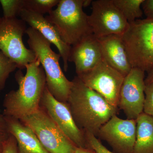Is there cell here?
I'll return each mask as SVG.
<instances>
[{"instance_id": "1", "label": "cell", "mask_w": 153, "mask_h": 153, "mask_svg": "<svg viewBox=\"0 0 153 153\" xmlns=\"http://www.w3.org/2000/svg\"><path fill=\"white\" fill-rule=\"evenodd\" d=\"M71 82L66 103L74 122L79 129L97 137L100 128L117 115L118 108L86 86L78 76H74Z\"/></svg>"}, {"instance_id": "10", "label": "cell", "mask_w": 153, "mask_h": 153, "mask_svg": "<svg viewBox=\"0 0 153 153\" xmlns=\"http://www.w3.org/2000/svg\"><path fill=\"white\" fill-rule=\"evenodd\" d=\"M145 72L133 68L125 76L120 92L118 108L123 111L127 119H137L143 112L146 83Z\"/></svg>"}, {"instance_id": "14", "label": "cell", "mask_w": 153, "mask_h": 153, "mask_svg": "<svg viewBox=\"0 0 153 153\" xmlns=\"http://www.w3.org/2000/svg\"><path fill=\"white\" fill-rule=\"evenodd\" d=\"M103 59L98 39L91 34L71 46L68 62L74 63L78 76L94 68Z\"/></svg>"}, {"instance_id": "16", "label": "cell", "mask_w": 153, "mask_h": 153, "mask_svg": "<svg viewBox=\"0 0 153 153\" xmlns=\"http://www.w3.org/2000/svg\"><path fill=\"white\" fill-rule=\"evenodd\" d=\"M4 116L9 133L16 140L19 153H49L28 126L16 118Z\"/></svg>"}, {"instance_id": "24", "label": "cell", "mask_w": 153, "mask_h": 153, "mask_svg": "<svg viewBox=\"0 0 153 153\" xmlns=\"http://www.w3.org/2000/svg\"><path fill=\"white\" fill-rule=\"evenodd\" d=\"M3 146L2 153H19L16 140L12 135L3 143Z\"/></svg>"}, {"instance_id": "8", "label": "cell", "mask_w": 153, "mask_h": 153, "mask_svg": "<svg viewBox=\"0 0 153 153\" xmlns=\"http://www.w3.org/2000/svg\"><path fill=\"white\" fill-rule=\"evenodd\" d=\"M77 76L110 104L118 108L120 92L125 77L103 59L94 68Z\"/></svg>"}, {"instance_id": "19", "label": "cell", "mask_w": 153, "mask_h": 153, "mask_svg": "<svg viewBox=\"0 0 153 153\" xmlns=\"http://www.w3.org/2000/svg\"><path fill=\"white\" fill-rule=\"evenodd\" d=\"M60 0H25V9L41 15L49 14Z\"/></svg>"}, {"instance_id": "30", "label": "cell", "mask_w": 153, "mask_h": 153, "mask_svg": "<svg viewBox=\"0 0 153 153\" xmlns=\"http://www.w3.org/2000/svg\"><path fill=\"white\" fill-rule=\"evenodd\" d=\"M3 18H1V16H0V24H1V22L2 21Z\"/></svg>"}, {"instance_id": "12", "label": "cell", "mask_w": 153, "mask_h": 153, "mask_svg": "<svg viewBox=\"0 0 153 153\" xmlns=\"http://www.w3.org/2000/svg\"><path fill=\"white\" fill-rule=\"evenodd\" d=\"M40 104L63 133L77 147L88 148L84 132L76 126L67 103L57 100L46 86Z\"/></svg>"}, {"instance_id": "2", "label": "cell", "mask_w": 153, "mask_h": 153, "mask_svg": "<svg viewBox=\"0 0 153 153\" xmlns=\"http://www.w3.org/2000/svg\"><path fill=\"white\" fill-rule=\"evenodd\" d=\"M26 68L25 75L21 69L15 74L18 89L11 91L5 96L3 105L4 115L21 120L36 112L41 106L46 86L44 68L38 59L28 64Z\"/></svg>"}, {"instance_id": "21", "label": "cell", "mask_w": 153, "mask_h": 153, "mask_svg": "<svg viewBox=\"0 0 153 153\" xmlns=\"http://www.w3.org/2000/svg\"><path fill=\"white\" fill-rule=\"evenodd\" d=\"M17 68L16 64L0 51V91L4 88L10 74Z\"/></svg>"}, {"instance_id": "13", "label": "cell", "mask_w": 153, "mask_h": 153, "mask_svg": "<svg viewBox=\"0 0 153 153\" xmlns=\"http://www.w3.org/2000/svg\"><path fill=\"white\" fill-rule=\"evenodd\" d=\"M19 16L30 27L41 33L44 38L55 45L63 59V68L66 71L68 69V62L71 46L62 40L59 32L53 24L47 20L44 16L36 13L27 9H23Z\"/></svg>"}, {"instance_id": "3", "label": "cell", "mask_w": 153, "mask_h": 153, "mask_svg": "<svg viewBox=\"0 0 153 153\" xmlns=\"http://www.w3.org/2000/svg\"><path fill=\"white\" fill-rule=\"evenodd\" d=\"M26 34L30 49L44 68L48 90L57 100L66 103L72 82L66 78L60 67V54L52 50L51 43L35 29L29 27Z\"/></svg>"}, {"instance_id": "20", "label": "cell", "mask_w": 153, "mask_h": 153, "mask_svg": "<svg viewBox=\"0 0 153 153\" xmlns=\"http://www.w3.org/2000/svg\"><path fill=\"white\" fill-rule=\"evenodd\" d=\"M0 3L4 19L17 18L21 11L25 9V0H0Z\"/></svg>"}, {"instance_id": "26", "label": "cell", "mask_w": 153, "mask_h": 153, "mask_svg": "<svg viewBox=\"0 0 153 153\" xmlns=\"http://www.w3.org/2000/svg\"><path fill=\"white\" fill-rule=\"evenodd\" d=\"M141 6L146 19L153 20V0H144Z\"/></svg>"}, {"instance_id": "15", "label": "cell", "mask_w": 153, "mask_h": 153, "mask_svg": "<svg viewBox=\"0 0 153 153\" xmlns=\"http://www.w3.org/2000/svg\"><path fill=\"white\" fill-rule=\"evenodd\" d=\"M103 60L126 76L132 67L122 36L109 35L97 38Z\"/></svg>"}, {"instance_id": "25", "label": "cell", "mask_w": 153, "mask_h": 153, "mask_svg": "<svg viewBox=\"0 0 153 153\" xmlns=\"http://www.w3.org/2000/svg\"><path fill=\"white\" fill-rule=\"evenodd\" d=\"M8 130L4 116L0 114V144H3L10 136Z\"/></svg>"}, {"instance_id": "18", "label": "cell", "mask_w": 153, "mask_h": 153, "mask_svg": "<svg viewBox=\"0 0 153 153\" xmlns=\"http://www.w3.org/2000/svg\"><path fill=\"white\" fill-rule=\"evenodd\" d=\"M144 0H113L114 5L128 23L142 17L141 9Z\"/></svg>"}, {"instance_id": "7", "label": "cell", "mask_w": 153, "mask_h": 153, "mask_svg": "<svg viewBox=\"0 0 153 153\" xmlns=\"http://www.w3.org/2000/svg\"><path fill=\"white\" fill-rule=\"evenodd\" d=\"M27 29L26 23L17 18H3L0 24V51L21 70L37 60L34 52L26 48L23 41Z\"/></svg>"}, {"instance_id": "4", "label": "cell", "mask_w": 153, "mask_h": 153, "mask_svg": "<svg viewBox=\"0 0 153 153\" xmlns=\"http://www.w3.org/2000/svg\"><path fill=\"white\" fill-rule=\"evenodd\" d=\"M84 0H60L57 8L45 18L56 27L66 44L72 46L93 34L88 15L83 10Z\"/></svg>"}, {"instance_id": "9", "label": "cell", "mask_w": 153, "mask_h": 153, "mask_svg": "<svg viewBox=\"0 0 153 153\" xmlns=\"http://www.w3.org/2000/svg\"><path fill=\"white\" fill-rule=\"evenodd\" d=\"M88 21L92 33L99 38L109 35H123L129 23L114 5L113 0H95Z\"/></svg>"}, {"instance_id": "5", "label": "cell", "mask_w": 153, "mask_h": 153, "mask_svg": "<svg viewBox=\"0 0 153 153\" xmlns=\"http://www.w3.org/2000/svg\"><path fill=\"white\" fill-rule=\"evenodd\" d=\"M122 38L132 68L148 72L153 67V20L129 23Z\"/></svg>"}, {"instance_id": "27", "label": "cell", "mask_w": 153, "mask_h": 153, "mask_svg": "<svg viewBox=\"0 0 153 153\" xmlns=\"http://www.w3.org/2000/svg\"><path fill=\"white\" fill-rule=\"evenodd\" d=\"M74 153H97L92 148H76Z\"/></svg>"}, {"instance_id": "22", "label": "cell", "mask_w": 153, "mask_h": 153, "mask_svg": "<svg viewBox=\"0 0 153 153\" xmlns=\"http://www.w3.org/2000/svg\"><path fill=\"white\" fill-rule=\"evenodd\" d=\"M84 134L88 148H92L97 153H114L108 149L92 134L84 132Z\"/></svg>"}, {"instance_id": "11", "label": "cell", "mask_w": 153, "mask_h": 153, "mask_svg": "<svg viewBox=\"0 0 153 153\" xmlns=\"http://www.w3.org/2000/svg\"><path fill=\"white\" fill-rule=\"evenodd\" d=\"M136 121L113 116L100 129L97 137L105 141L114 153H133L136 137Z\"/></svg>"}, {"instance_id": "28", "label": "cell", "mask_w": 153, "mask_h": 153, "mask_svg": "<svg viewBox=\"0 0 153 153\" xmlns=\"http://www.w3.org/2000/svg\"><path fill=\"white\" fill-rule=\"evenodd\" d=\"M148 75L145 78V82L146 84L153 83V67L147 72Z\"/></svg>"}, {"instance_id": "23", "label": "cell", "mask_w": 153, "mask_h": 153, "mask_svg": "<svg viewBox=\"0 0 153 153\" xmlns=\"http://www.w3.org/2000/svg\"><path fill=\"white\" fill-rule=\"evenodd\" d=\"M143 112L153 117V83L146 84Z\"/></svg>"}, {"instance_id": "29", "label": "cell", "mask_w": 153, "mask_h": 153, "mask_svg": "<svg viewBox=\"0 0 153 153\" xmlns=\"http://www.w3.org/2000/svg\"><path fill=\"white\" fill-rule=\"evenodd\" d=\"M3 149V144H0V153H2Z\"/></svg>"}, {"instance_id": "6", "label": "cell", "mask_w": 153, "mask_h": 153, "mask_svg": "<svg viewBox=\"0 0 153 153\" xmlns=\"http://www.w3.org/2000/svg\"><path fill=\"white\" fill-rule=\"evenodd\" d=\"M20 120L32 129L49 153H74L77 148L41 106Z\"/></svg>"}, {"instance_id": "17", "label": "cell", "mask_w": 153, "mask_h": 153, "mask_svg": "<svg viewBox=\"0 0 153 153\" xmlns=\"http://www.w3.org/2000/svg\"><path fill=\"white\" fill-rule=\"evenodd\" d=\"M136 137L133 153H153V117L143 112L136 120Z\"/></svg>"}]
</instances>
